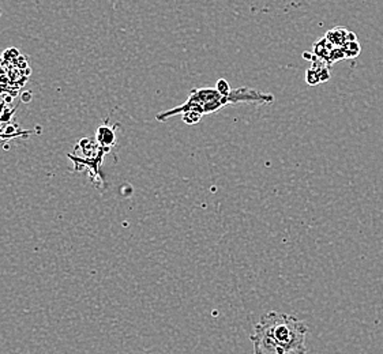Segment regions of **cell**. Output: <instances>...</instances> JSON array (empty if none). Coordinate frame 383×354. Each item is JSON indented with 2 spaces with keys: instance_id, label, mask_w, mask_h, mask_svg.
<instances>
[{
  "instance_id": "cell-4",
  "label": "cell",
  "mask_w": 383,
  "mask_h": 354,
  "mask_svg": "<svg viewBox=\"0 0 383 354\" xmlns=\"http://www.w3.org/2000/svg\"><path fill=\"white\" fill-rule=\"evenodd\" d=\"M97 138L102 145H112L115 142L114 132L107 127H100L97 129Z\"/></svg>"
},
{
  "instance_id": "cell-6",
  "label": "cell",
  "mask_w": 383,
  "mask_h": 354,
  "mask_svg": "<svg viewBox=\"0 0 383 354\" xmlns=\"http://www.w3.org/2000/svg\"><path fill=\"white\" fill-rule=\"evenodd\" d=\"M305 80H307V83H308L310 86L319 85L320 83L319 75L316 74V71L314 70V68L307 70V72H305Z\"/></svg>"
},
{
  "instance_id": "cell-7",
  "label": "cell",
  "mask_w": 383,
  "mask_h": 354,
  "mask_svg": "<svg viewBox=\"0 0 383 354\" xmlns=\"http://www.w3.org/2000/svg\"><path fill=\"white\" fill-rule=\"evenodd\" d=\"M216 89H217L222 96H229V93L232 90L229 83H228L225 79H218V80H217V85H216Z\"/></svg>"
},
{
  "instance_id": "cell-5",
  "label": "cell",
  "mask_w": 383,
  "mask_h": 354,
  "mask_svg": "<svg viewBox=\"0 0 383 354\" xmlns=\"http://www.w3.org/2000/svg\"><path fill=\"white\" fill-rule=\"evenodd\" d=\"M182 116H183V121H184L185 124H188V126H194V124L199 123L200 119H202V114H199L198 112H194V111L185 112V113H183Z\"/></svg>"
},
{
  "instance_id": "cell-2",
  "label": "cell",
  "mask_w": 383,
  "mask_h": 354,
  "mask_svg": "<svg viewBox=\"0 0 383 354\" xmlns=\"http://www.w3.org/2000/svg\"><path fill=\"white\" fill-rule=\"evenodd\" d=\"M325 38L330 44H333L334 47H338V48H341L342 45H345L349 41H356V35L344 28H335L329 30L325 35Z\"/></svg>"
},
{
  "instance_id": "cell-1",
  "label": "cell",
  "mask_w": 383,
  "mask_h": 354,
  "mask_svg": "<svg viewBox=\"0 0 383 354\" xmlns=\"http://www.w3.org/2000/svg\"><path fill=\"white\" fill-rule=\"evenodd\" d=\"M308 327L303 320L284 312L265 313L254 327V354H307Z\"/></svg>"
},
{
  "instance_id": "cell-3",
  "label": "cell",
  "mask_w": 383,
  "mask_h": 354,
  "mask_svg": "<svg viewBox=\"0 0 383 354\" xmlns=\"http://www.w3.org/2000/svg\"><path fill=\"white\" fill-rule=\"evenodd\" d=\"M341 50H342L345 59H353L360 53V44L357 41H349V43L341 47Z\"/></svg>"
}]
</instances>
